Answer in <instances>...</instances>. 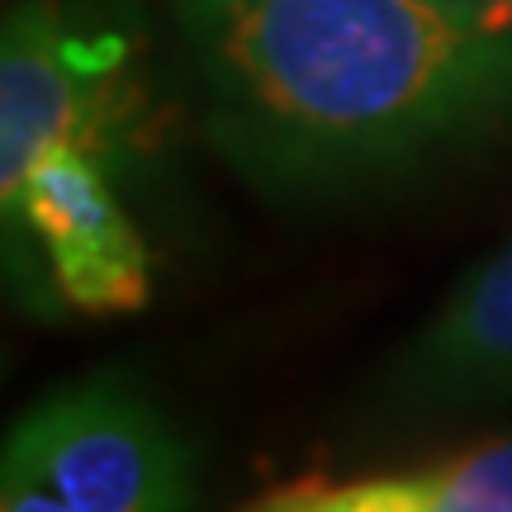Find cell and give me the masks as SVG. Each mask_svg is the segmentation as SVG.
<instances>
[{
    "instance_id": "8992f818",
    "label": "cell",
    "mask_w": 512,
    "mask_h": 512,
    "mask_svg": "<svg viewBox=\"0 0 512 512\" xmlns=\"http://www.w3.org/2000/svg\"><path fill=\"white\" fill-rule=\"evenodd\" d=\"M432 498V470L427 475H375L351 484H290L256 498L242 512H427Z\"/></svg>"
},
{
    "instance_id": "52a82bcc",
    "label": "cell",
    "mask_w": 512,
    "mask_h": 512,
    "mask_svg": "<svg viewBox=\"0 0 512 512\" xmlns=\"http://www.w3.org/2000/svg\"><path fill=\"white\" fill-rule=\"evenodd\" d=\"M427 512H512V432L432 470Z\"/></svg>"
},
{
    "instance_id": "6da1fadb",
    "label": "cell",
    "mask_w": 512,
    "mask_h": 512,
    "mask_svg": "<svg viewBox=\"0 0 512 512\" xmlns=\"http://www.w3.org/2000/svg\"><path fill=\"white\" fill-rule=\"evenodd\" d=\"M209 147L271 204H342L512 128V38L441 0H166Z\"/></svg>"
},
{
    "instance_id": "5b68a950",
    "label": "cell",
    "mask_w": 512,
    "mask_h": 512,
    "mask_svg": "<svg viewBox=\"0 0 512 512\" xmlns=\"http://www.w3.org/2000/svg\"><path fill=\"white\" fill-rule=\"evenodd\" d=\"M91 128L86 62L53 0H10L0 24V200L62 143Z\"/></svg>"
},
{
    "instance_id": "3957f363",
    "label": "cell",
    "mask_w": 512,
    "mask_h": 512,
    "mask_svg": "<svg viewBox=\"0 0 512 512\" xmlns=\"http://www.w3.org/2000/svg\"><path fill=\"white\" fill-rule=\"evenodd\" d=\"M5 233L34 242L53 290L81 313H133L152 290V256L124 204L114 200L105 166L86 143H62L5 200Z\"/></svg>"
},
{
    "instance_id": "7a4b0ae2",
    "label": "cell",
    "mask_w": 512,
    "mask_h": 512,
    "mask_svg": "<svg viewBox=\"0 0 512 512\" xmlns=\"http://www.w3.org/2000/svg\"><path fill=\"white\" fill-rule=\"evenodd\" d=\"M190 451L124 375H86L38 399L0 460V512H185Z\"/></svg>"
},
{
    "instance_id": "ba28073f",
    "label": "cell",
    "mask_w": 512,
    "mask_h": 512,
    "mask_svg": "<svg viewBox=\"0 0 512 512\" xmlns=\"http://www.w3.org/2000/svg\"><path fill=\"white\" fill-rule=\"evenodd\" d=\"M441 5L465 15L470 24H479V29H489V34L512 38V0H441Z\"/></svg>"
},
{
    "instance_id": "277c9868",
    "label": "cell",
    "mask_w": 512,
    "mask_h": 512,
    "mask_svg": "<svg viewBox=\"0 0 512 512\" xmlns=\"http://www.w3.org/2000/svg\"><path fill=\"white\" fill-rule=\"evenodd\" d=\"M512 399V242L460 280L370 384L380 422H446Z\"/></svg>"
}]
</instances>
